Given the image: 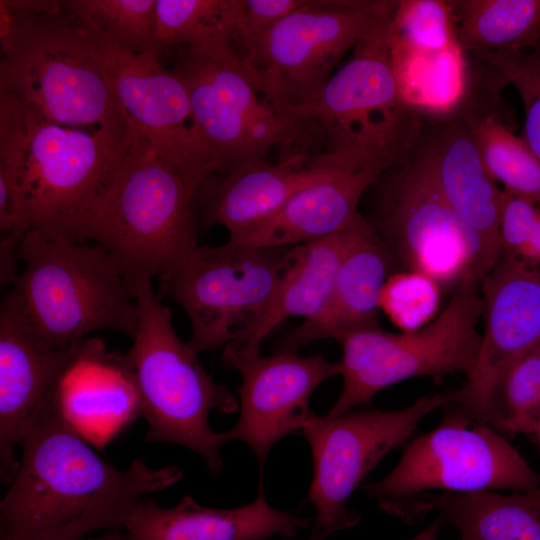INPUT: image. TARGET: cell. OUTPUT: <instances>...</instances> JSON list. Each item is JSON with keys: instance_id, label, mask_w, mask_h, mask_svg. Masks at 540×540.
Wrapping results in <instances>:
<instances>
[{"instance_id": "1", "label": "cell", "mask_w": 540, "mask_h": 540, "mask_svg": "<svg viewBox=\"0 0 540 540\" xmlns=\"http://www.w3.org/2000/svg\"><path fill=\"white\" fill-rule=\"evenodd\" d=\"M0 502V540H82L123 528L143 496L183 477L137 457L122 470L101 458L65 411L61 396L32 422Z\"/></svg>"}, {"instance_id": "2", "label": "cell", "mask_w": 540, "mask_h": 540, "mask_svg": "<svg viewBox=\"0 0 540 540\" xmlns=\"http://www.w3.org/2000/svg\"><path fill=\"white\" fill-rule=\"evenodd\" d=\"M134 134L133 125L92 132L63 126L0 94V175L20 229L83 241Z\"/></svg>"}, {"instance_id": "3", "label": "cell", "mask_w": 540, "mask_h": 540, "mask_svg": "<svg viewBox=\"0 0 540 540\" xmlns=\"http://www.w3.org/2000/svg\"><path fill=\"white\" fill-rule=\"evenodd\" d=\"M18 255L24 268L1 307L38 345L63 350L105 330L133 338L136 294L107 249L30 230Z\"/></svg>"}, {"instance_id": "4", "label": "cell", "mask_w": 540, "mask_h": 540, "mask_svg": "<svg viewBox=\"0 0 540 540\" xmlns=\"http://www.w3.org/2000/svg\"><path fill=\"white\" fill-rule=\"evenodd\" d=\"M17 31L0 63V94L67 127L128 130L90 35L59 0H9Z\"/></svg>"}, {"instance_id": "5", "label": "cell", "mask_w": 540, "mask_h": 540, "mask_svg": "<svg viewBox=\"0 0 540 540\" xmlns=\"http://www.w3.org/2000/svg\"><path fill=\"white\" fill-rule=\"evenodd\" d=\"M137 329L129 350L120 354L147 422L148 442H166L198 454L212 474L223 468L220 448L225 433L210 428L209 414L234 413L239 403L228 387L202 367L196 353L177 335L172 312L152 288V280L136 284Z\"/></svg>"}, {"instance_id": "6", "label": "cell", "mask_w": 540, "mask_h": 540, "mask_svg": "<svg viewBox=\"0 0 540 540\" xmlns=\"http://www.w3.org/2000/svg\"><path fill=\"white\" fill-rule=\"evenodd\" d=\"M200 189L135 128L131 148L84 240L107 249L135 291L137 283L161 276L199 246Z\"/></svg>"}, {"instance_id": "7", "label": "cell", "mask_w": 540, "mask_h": 540, "mask_svg": "<svg viewBox=\"0 0 540 540\" xmlns=\"http://www.w3.org/2000/svg\"><path fill=\"white\" fill-rule=\"evenodd\" d=\"M443 409L440 424L411 440L389 474L363 486L382 512L415 524L434 495L540 487V475L502 433L451 402Z\"/></svg>"}, {"instance_id": "8", "label": "cell", "mask_w": 540, "mask_h": 540, "mask_svg": "<svg viewBox=\"0 0 540 540\" xmlns=\"http://www.w3.org/2000/svg\"><path fill=\"white\" fill-rule=\"evenodd\" d=\"M368 220L388 247L394 265L424 273L455 288L488 271L477 236L443 197L432 172L417 115L401 150L373 185Z\"/></svg>"}, {"instance_id": "9", "label": "cell", "mask_w": 540, "mask_h": 540, "mask_svg": "<svg viewBox=\"0 0 540 540\" xmlns=\"http://www.w3.org/2000/svg\"><path fill=\"white\" fill-rule=\"evenodd\" d=\"M299 246L199 245L158 277L159 297L173 299L186 313L187 344L196 353L243 345L258 328Z\"/></svg>"}, {"instance_id": "10", "label": "cell", "mask_w": 540, "mask_h": 540, "mask_svg": "<svg viewBox=\"0 0 540 540\" xmlns=\"http://www.w3.org/2000/svg\"><path fill=\"white\" fill-rule=\"evenodd\" d=\"M397 3L308 0L238 51L266 100L290 121L293 110L319 94L349 49L390 24Z\"/></svg>"}, {"instance_id": "11", "label": "cell", "mask_w": 540, "mask_h": 540, "mask_svg": "<svg viewBox=\"0 0 540 540\" xmlns=\"http://www.w3.org/2000/svg\"><path fill=\"white\" fill-rule=\"evenodd\" d=\"M480 279L461 282L446 308L426 326L401 333L362 330L339 339L343 387L328 417L367 404L381 390L413 377L437 383L473 371L481 343Z\"/></svg>"}, {"instance_id": "12", "label": "cell", "mask_w": 540, "mask_h": 540, "mask_svg": "<svg viewBox=\"0 0 540 540\" xmlns=\"http://www.w3.org/2000/svg\"><path fill=\"white\" fill-rule=\"evenodd\" d=\"M389 27L360 41L319 94L289 114L300 129L311 122L323 129L326 152L383 170L396 160L417 111L401 94Z\"/></svg>"}, {"instance_id": "13", "label": "cell", "mask_w": 540, "mask_h": 540, "mask_svg": "<svg viewBox=\"0 0 540 540\" xmlns=\"http://www.w3.org/2000/svg\"><path fill=\"white\" fill-rule=\"evenodd\" d=\"M178 51L174 69L183 79L196 126L226 174L301 132L258 89L233 37L216 34Z\"/></svg>"}, {"instance_id": "14", "label": "cell", "mask_w": 540, "mask_h": 540, "mask_svg": "<svg viewBox=\"0 0 540 540\" xmlns=\"http://www.w3.org/2000/svg\"><path fill=\"white\" fill-rule=\"evenodd\" d=\"M452 398V391L436 393L399 410L353 409L337 417L311 412L301 432L313 457L308 492V501L316 511L313 532L329 536L356 525L360 515L347 508L354 490L390 451L412 435L424 417Z\"/></svg>"}, {"instance_id": "15", "label": "cell", "mask_w": 540, "mask_h": 540, "mask_svg": "<svg viewBox=\"0 0 540 540\" xmlns=\"http://www.w3.org/2000/svg\"><path fill=\"white\" fill-rule=\"evenodd\" d=\"M86 29L101 73L124 115L161 158L202 187L219 172L220 163L196 126L181 76L174 68H165L156 55L123 50Z\"/></svg>"}, {"instance_id": "16", "label": "cell", "mask_w": 540, "mask_h": 540, "mask_svg": "<svg viewBox=\"0 0 540 540\" xmlns=\"http://www.w3.org/2000/svg\"><path fill=\"white\" fill-rule=\"evenodd\" d=\"M483 332L478 358L451 403L489 425L499 386L507 371L540 349V277L502 252L480 279Z\"/></svg>"}, {"instance_id": "17", "label": "cell", "mask_w": 540, "mask_h": 540, "mask_svg": "<svg viewBox=\"0 0 540 540\" xmlns=\"http://www.w3.org/2000/svg\"><path fill=\"white\" fill-rule=\"evenodd\" d=\"M223 363L238 370L240 415L224 432L227 442L239 440L255 453L260 467L279 440L302 429L311 411L313 392L326 379L340 375L338 362L322 355L299 356L277 352L262 356L230 343L223 349Z\"/></svg>"}, {"instance_id": "18", "label": "cell", "mask_w": 540, "mask_h": 540, "mask_svg": "<svg viewBox=\"0 0 540 540\" xmlns=\"http://www.w3.org/2000/svg\"><path fill=\"white\" fill-rule=\"evenodd\" d=\"M417 116L435 181L450 207L479 239L489 271L502 254L503 189L487 171L467 115L458 103L445 110L418 109Z\"/></svg>"}, {"instance_id": "19", "label": "cell", "mask_w": 540, "mask_h": 540, "mask_svg": "<svg viewBox=\"0 0 540 540\" xmlns=\"http://www.w3.org/2000/svg\"><path fill=\"white\" fill-rule=\"evenodd\" d=\"M88 339V338H87ZM86 339L63 350L38 345L0 307V474L9 482L19 462L16 447L36 417L61 396L63 381Z\"/></svg>"}, {"instance_id": "20", "label": "cell", "mask_w": 540, "mask_h": 540, "mask_svg": "<svg viewBox=\"0 0 540 540\" xmlns=\"http://www.w3.org/2000/svg\"><path fill=\"white\" fill-rule=\"evenodd\" d=\"M344 234L345 248L328 302L315 317L283 335L274 353L298 352L314 341L339 340L354 332L380 328L379 298L392 273V255L360 213L345 225Z\"/></svg>"}, {"instance_id": "21", "label": "cell", "mask_w": 540, "mask_h": 540, "mask_svg": "<svg viewBox=\"0 0 540 540\" xmlns=\"http://www.w3.org/2000/svg\"><path fill=\"white\" fill-rule=\"evenodd\" d=\"M334 157L323 152L311 157L292 150L276 162L251 160L222 175H213L196 199L198 226H222L237 236L280 208L295 192L322 177Z\"/></svg>"}, {"instance_id": "22", "label": "cell", "mask_w": 540, "mask_h": 540, "mask_svg": "<svg viewBox=\"0 0 540 540\" xmlns=\"http://www.w3.org/2000/svg\"><path fill=\"white\" fill-rule=\"evenodd\" d=\"M330 153V152H329ZM333 154L330 169L295 192L270 216L227 242L247 247L297 246L340 231L384 170Z\"/></svg>"}, {"instance_id": "23", "label": "cell", "mask_w": 540, "mask_h": 540, "mask_svg": "<svg viewBox=\"0 0 540 540\" xmlns=\"http://www.w3.org/2000/svg\"><path fill=\"white\" fill-rule=\"evenodd\" d=\"M310 518L270 506L262 482L256 499L237 508L199 505L190 495L170 508L142 498L125 522V540H266L294 537Z\"/></svg>"}, {"instance_id": "24", "label": "cell", "mask_w": 540, "mask_h": 540, "mask_svg": "<svg viewBox=\"0 0 540 540\" xmlns=\"http://www.w3.org/2000/svg\"><path fill=\"white\" fill-rule=\"evenodd\" d=\"M344 227L299 246L255 333L247 343L235 344L246 352H260L264 339L286 319L308 320L320 313L330 298L343 256Z\"/></svg>"}, {"instance_id": "25", "label": "cell", "mask_w": 540, "mask_h": 540, "mask_svg": "<svg viewBox=\"0 0 540 540\" xmlns=\"http://www.w3.org/2000/svg\"><path fill=\"white\" fill-rule=\"evenodd\" d=\"M437 509L461 540H540V487L505 495L494 491L438 494L423 503Z\"/></svg>"}, {"instance_id": "26", "label": "cell", "mask_w": 540, "mask_h": 540, "mask_svg": "<svg viewBox=\"0 0 540 540\" xmlns=\"http://www.w3.org/2000/svg\"><path fill=\"white\" fill-rule=\"evenodd\" d=\"M466 53L524 51L540 45V0L452 1Z\"/></svg>"}, {"instance_id": "27", "label": "cell", "mask_w": 540, "mask_h": 540, "mask_svg": "<svg viewBox=\"0 0 540 540\" xmlns=\"http://www.w3.org/2000/svg\"><path fill=\"white\" fill-rule=\"evenodd\" d=\"M487 171L505 190L540 209V161L513 132L512 117L481 113L461 100Z\"/></svg>"}, {"instance_id": "28", "label": "cell", "mask_w": 540, "mask_h": 540, "mask_svg": "<svg viewBox=\"0 0 540 540\" xmlns=\"http://www.w3.org/2000/svg\"><path fill=\"white\" fill-rule=\"evenodd\" d=\"M157 0H66L65 9L100 39L123 50L159 57Z\"/></svg>"}, {"instance_id": "29", "label": "cell", "mask_w": 540, "mask_h": 540, "mask_svg": "<svg viewBox=\"0 0 540 540\" xmlns=\"http://www.w3.org/2000/svg\"><path fill=\"white\" fill-rule=\"evenodd\" d=\"M388 37L395 58L432 57L461 48L452 1H398Z\"/></svg>"}, {"instance_id": "30", "label": "cell", "mask_w": 540, "mask_h": 540, "mask_svg": "<svg viewBox=\"0 0 540 540\" xmlns=\"http://www.w3.org/2000/svg\"><path fill=\"white\" fill-rule=\"evenodd\" d=\"M237 14L238 0H157L156 41L164 51L220 33L233 37Z\"/></svg>"}, {"instance_id": "31", "label": "cell", "mask_w": 540, "mask_h": 540, "mask_svg": "<svg viewBox=\"0 0 540 540\" xmlns=\"http://www.w3.org/2000/svg\"><path fill=\"white\" fill-rule=\"evenodd\" d=\"M540 422V349L519 359L505 374L489 425L500 433L532 436Z\"/></svg>"}, {"instance_id": "32", "label": "cell", "mask_w": 540, "mask_h": 540, "mask_svg": "<svg viewBox=\"0 0 540 540\" xmlns=\"http://www.w3.org/2000/svg\"><path fill=\"white\" fill-rule=\"evenodd\" d=\"M440 284L428 275L413 271L392 272L379 298V308L402 332L418 330L437 317Z\"/></svg>"}, {"instance_id": "33", "label": "cell", "mask_w": 540, "mask_h": 540, "mask_svg": "<svg viewBox=\"0 0 540 540\" xmlns=\"http://www.w3.org/2000/svg\"><path fill=\"white\" fill-rule=\"evenodd\" d=\"M467 54L494 66L516 88L525 112L521 137L540 161V50Z\"/></svg>"}, {"instance_id": "34", "label": "cell", "mask_w": 540, "mask_h": 540, "mask_svg": "<svg viewBox=\"0 0 540 540\" xmlns=\"http://www.w3.org/2000/svg\"><path fill=\"white\" fill-rule=\"evenodd\" d=\"M308 0H238L233 40L239 51L252 45L283 18L303 7Z\"/></svg>"}, {"instance_id": "35", "label": "cell", "mask_w": 540, "mask_h": 540, "mask_svg": "<svg viewBox=\"0 0 540 540\" xmlns=\"http://www.w3.org/2000/svg\"><path fill=\"white\" fill-rule=\"evenodd\" d=\"M540 209L531 202L503 189L499 219L502 252L520 259L534 233Z\"/></svg>"}, {"instance_id": "36", "label": "cell", "mask_w": 540, "mask_h": 540, "mask_svg": "<svg viewBox=\"0 0 540 540\" xmlns=\"http://www.w3.org/2000/svg\"><path fill=\"white\" fill-rule=\"evenodd\" d=\"M24 231L15 230L1 233L0 239V284L1 287L13 285L19 273L17 261L19 259V245Z\"/></svg>"}, {"instance_id": "37", "label": "cell", "mask_w": 540, "mask_h": 540, "mask_svg": "<svg viewBox=\"0 0 540 540\" xmlns=\"http://www.w3.org/2000/svg\"><path fill=\"white\" fill-rule=\"evenodd\" d=\"M17 31V16L9 0H0V47L5 54L12 46Z\"/></svg>"}, {"instance_id": "38", "label": "cell", "mask_w": 540, "mask_h": 540, "mask_svg": "<svg viewBox=\"0 0 540 540\" xmlns=\"http://www.w3.org/2000/svg\"><path fill=\"white\" fill-rule=\"evenodd\" d=\"M519 261L540 273V214L529 245Z\"/></svg>"}, {"instance_id": "39", "label": "cell", "mask_w": 540, "mask_h": 540, "mask_svg": "<svg viewBox=\"0 0 540 540\" xmlns=\"http://www.w3.org/2000/svg\"><path fill=\"white\" fill-rule=\"evenodd\" d=\"M443 521V518L440 516L411 540H437Z\"/></svg>"}, {"instance_id": "40", "label": "cell", "mask_w": 540, "mask_h": 540, "mask_svg": "<svg viewBox=\"0 0 540 540\" xmlns=\"http://www.w3.org/2000/svg\"><path fill=\"white\" fill-rule=\"evenodd\" d=\"M82 540H125L124 532L121 528L105 531L102 535Z\"/></svg>"}, {"instance_id": "41", "label": "cell", "mask_w": 540, "mask_h": 540, "mask_svg": "<svg viewBox=\"0 0 540 540\" xmlns=\"http://www.w3.org/2000/svg\"><path fill=\"white\" fill-rule=\"evenodd\" d=\"M534 439H535V442L538 446V449H539V452H540V422L539 424L536 426L535 430L533 431V434L532 436Z\"/></svg>"}, {"instance_id": "42", "label": "cell", "mask_w": 540, "mask_h": 540, "mask_svg": "<svg viewBox=\"0 0 540 540\" xmlns=\"http://www.w3.org/2000/svg\"><path fill=\"white\" fill-rule=\"evenodd\" d=\"M328 535L325 533L313 532L312 536L308 540H324Z\"/></svg>"}, {"instance_id": "43", "label": "cell", "mask_w": 540, "mask_h": 540, "mask_svg": "<svg viewBox=\"0 0 540 540\" xmlns=\"http://www.w3.org/2000/svg\"><path fill=\"white\" fill-rule=\"evenodd\" d=\"M537 50H540V45L538 46Z\"/></svg>"}, {"instance_id": "44", "label": "cell", "mask_w": 540, "mask_h": 540, "mask_svg": "<svg viewBox=\"0 0 540 540\" xmlns=\"http://www.w3.org/2000/svg\"><path fill=\"white\" fill-rule=\"evenodd\" d=\"M535 272H536V271H535ZM536 273H537V274L539 275V277H540V273H538V272H536Z\"/></svg>"}]
</instances>
